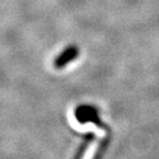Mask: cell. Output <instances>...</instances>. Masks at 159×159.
Returning <instances> with one entry per match:
<instances>
[{
  "mask_svg": "<svg viewBox=\"0 0 159 159\" xmlns=\"http://www.w3.org/2000/svg\"><path fill=\"white\" fill-rule=\"evenodd\" d=\"M76 118L79 122L86 123V122H96L97 115L96 111L93 107L87 106V105H82L76 109Z\"/></svg>",
  "mask_w": 159,
  "mask_h": 159,
  "instance_id": "2",
  "label": "cell"
},
{
  "mask_svg": "<svg viewBox=\"0 0 159 159\" xmlns=\"http://www.w3.org/2000/svg\"><path fill=\"white\" fill-rule=\"evenodd\" d=\"M77 55H79V50H77V48L76 47H69L66 50H64V51L57 57L55 63H54L55 66H57V69L65 66L67 63H70L71 61L76 59Z\"/></svg>",
  "mask_w": 159,
  "mask_h": 159,
  "instance_id": "1",
  "label": "cell"
}]
</instances>
